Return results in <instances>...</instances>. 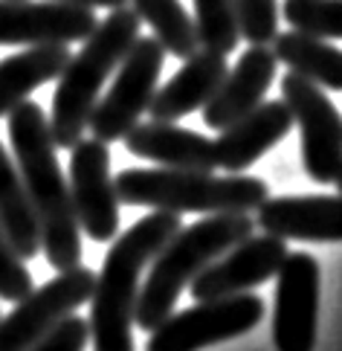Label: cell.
Segmentation results:
<instances>
[{
    "mask_svg": "<svg viewBox=\"0 0 342 351\" xmlns=\"http://www.w3.org/2000/svg\"><path fill=\"white\" fill-rule=\"evenodd\" d=\"M9 140L15 152L23 189L32 204L41 250L58 273L82 261V230L73 212L70 186L61 171L58 148L49 134V122L38 102H21L9 114Z\"/></svg>",
    "mask_w": 342,
    "mask_h": 351,
    "instance_id": "cell-1",
    "label": "cell"
},
{
    "mask_svg": "<svg viewBox=\"0 0 342 351\" xmlns=\"http://www.w3.org/2000/svg\"><path fill=\"white\" fill-rule=\"evenodd\" d=\"M180 227L183 223L177 212L154 209L113 241L90 296L87 325H90L93 351H134L139 276Z\"/></svg>",
    "mask_w": 342,
    "mask_h": 351,
    "instance_id": "cell-2",
    "label": "cell"
},
{
    "mask_svg": "<svg viewBox=\"0 0 342 351\" xmlns=\"http://www.w3.org/2000/svg\"><path fill=\"white\" fill-rule=\"evenodd\" d=\"M256 232V221L247 212L206 215L192 227H180L160 253L151 258L145 285L139 287L134 325L143 331H154L162 319L171 317L177 299L195 282L200 270H206L215 258L232 250L244 238Z\"/></svg>",
    "mask_w": 342,
    "mask_h": 351,
    "instance_id": "cell-3",
    "label": "cell"
},
{
    "mask_svg": "<svg viewBox=\"0 0 342 351\" xmlns=\"http://www.w3.org/2000/svg\"><path fill=\"white\" fill-rule=\"evenodd\" d=\"M139 23L143 21L134 9H110V15L84 38L79 53L70 56L58 76L53 114L47 119L56 148H73L84 136L102 84L110 73H117L119 61L139 38Z\"/></svg>",
    "mask_w": 342,
    "mask_h": 351,
    "instance_id": "cell-4",
    "label": "cell"
},
{
    "mask_svg": "<svg viewBox=\"0 0 342 351\" xmlns=\"http://www.w3.org/2000/svg\"><path fill=\"white\" fill-rule=\"evenodd\" d=\"M119 204L148 206L162 212H200V215H226V212H256L270 197V186L249 178L215 171H180V169H122L113 178Z\"/></svg>",
    "mask_w": 342,
    "mask_h": 351,
    "instance_id": "cell-5",
    "label": "cell"
},
{
    "mask_svg": "<svg viewBox=\"0 0 342 351\" xmlns=\"http://www.w3.org/2000/svg\"><path fill=\"white\" fill-rule=\"evenodd\" d=\"M162 61H166V49L160 47L157 38L134 41V47L119 61L117 79H113L110 90L96 102L90 122H87L93 140L119 143L143 119L151 99L157 93Z\"/></svg>",
    "mask_w": 342,
    "mask_h": 351,
    "instance_id": "cell-6",
    "label": "cell"
},
{
    "mask_svg": "<svg viewBox=\"0 0 342 351\" xmlns=\"http://www.w3.org/2000/svg\"><path fill=\"white\" fill-rule=\"evenodd\" d=\"M261 319L264 302L256 293L209 299L162 319L151 331L145 351H200L249 334Z\"/></svg>",
    "mask_w": 342,
    "mask_h": 351,
    "instance_id": "cell-7",
    "label": "cell"
},
{
    "mask_svg": "<svg viewBox=\"0 0 342 351\" xmlns=\"http://www.w3.org/2000/svg\"><path fill=\"white\" fill-rule=\"evenodd\" d=\"M282 102L302 134V166L308 178L334 186L342 174V117L337 105L322 93L319 84L299 73H284Z\"/></svg>",
    "mask_w": 342,
    "mask_h": 351,
    "instance_id": "cell-8",
    "label": "cell"
},
{
    "mask_svg": "<svg viewBox=\"0 0 342 351\" xmlns=\"http://www.w3.org/2000/svg\"><path fill=\"white\" fill-rule=\"evenodd\" d=\"M96 273L75 265L61 270L56 279L32 291L15 302V311L0 317V351H27L41 337H47L61 319H67L75 308L90 302Z\"/></svg>",
    "mask_w": 342,
    "mask_h": 351,
    "instance_id": "cell-9",
    "label": "cell"
},
{
    "mask_svg": "<svg viewBox=\"0 0 342 351\" xmlns=\"http://www.w3.org/2000/svg\"><path fill=\"white\" fill-rule=\"evenodd\" d=\"M70 200L79 230L93 241H113L119 232V197L110 174V148L102 140H82L70 148Z\"/></svg>",
    "mask_w": 342,
    "mask_h": 351,
    "instance_id": "cell-10",
    "label": "cell"
},
{
    "mask_svg": "<svg viewBox=\"0 0 342 351\" xmlns=\"http://www.w3.org/2000/svg\"><path fill=\"white\" fill-rule=\"evenodd\" d=\"M276 279V351H313L319 325V261L310 253H287Z\"/></svg>",
    "mask_w": 342,
    "mask_h": 351,
    "instance_id": "cell-11",
    "label": "cell"
},
{
    "mask_svg": "<svg viewBox=\"0 0 342 351\" xmlns=\"http://www.w3.org/2000/svg\"><path fill=\"white\" fill-rule=\"evenodd\" d=\"M287 258V241L278 235H249L221 258H215L206 270L195 276L192 287L195 302L223 299L235 293H249L252 287L270 282Z\"/></svg>",
    "mask_w": 342,
    "mask_h": 351,
    "instance_id": "cell-12",
    "label": "cell"
},
{
    "mask_svg": "<svg viewBox=\"0 0 342 351\" xmlns=\"http://www.w3.org/2000/svg\"><path fill=\"white\" fill-rule=\"evenodd\" d=\"M93 9L61 0H0V47H44L84 41L96 29Z\"/></svg>",
    "mask_w": 342,
    "mask_h": 351,
    "instance_id": "cell-13",
    "label": "cell"
},
{
    "mask_svg": "<svg viewBox=\"0 0 342 351\" xmlns=\"http://www.w3.org/2000/svg\"><path fill=\"white\" fill-rule=\"evenodd\" d=\"M290 128H293V117L282 99L261 102L238 122L226 125L218 134V140H212L215 166L230 174H244L252 162L282 143Z\"/></svg>",
    "mask_w": 342,
    "mask_h": 351,
    "instance_id": "cell-14",
    "label": "cell"
},
{
    "mask_svg": "<svg viewBox=\"0 0 342 351\" xmlns=\"http://www.w3.org/2000/svg\"><path fill=\"white\" fill-rule=\"evenodd\" d=\"M256 212L258 227L284 241H342V192L267 197Z\"/></svg>",
    "mask_w": 342,
    "mask_h": 351,
    "instance_id": "cell-15",
    "label": "cell"
},
{
    "mask_svg": "<svg viewBox=\"0 0 342 351\" xmlns=\"http://www.w3.org/2000/svg\"><path fill=\"white\" fill-rule=\"evenodd\" d=\"M276 67L278 58L273 56L270 47L249 44V49L241 53L232 70H226L218 90L204 105V122L215 131H223L226 125L238 122L252 108H258L276 79Z\"/></svg>",
    "mask_w": 342,
    "mask_h": 351,
    "instance_id": "cell-16",
    "label": "cell"
},
{
    "mask_svg": "<svg viewBox=\"0 0 342 351\" xmlns=\"http://www.w3.org/2000/svg\"><path fill=\"white\" fill-rule=\"evenodd\" d=\"M122 140L134 157L157 162L162 169L218 171V166H215V145L209 136L180 128L177 122H154V119L136 122Z\"/></svg>",
    "mask_w": 342,
    "mask_h": 351,
    "instance_id": "cell-17",
    "label": "cell"
},
{
    "mask_svg": "<svg viewBox=\"0 0 342 351\" xmlns=\"http://www.w3.org/2000/svg\"><path fill=\"white\" fill-rule=\"evenodd\" d=\"M226 70H230L226 56L209 53V49H197V53L192 58H186V64L154 93L145 114L154 122H177L188 114H195V110L204 108L212 99V93L218 90Z\"/></svg>",
    "mask_w": 342,
    "mask_h": 351,
    "instance_id": "cell-18",
    "label": "cell"
},
{
    "mask_svg": "<svg viewBox=\"0 0 342 351\" xmlns=\"http://www.w3.org/2000/svg\"><path fill=\"white\" fill-rule=\"evenodd\" d=\"M67 44L29 47L0 61V119L9 117L21 102H27L32 90L61 76L70 61Z\"/></svg>",
    "mask_w": 342,
    "mask_h": 351,
    "instance_id": "cell-19",
    "label": "cell"
},
{
    "mask_svg": "<svg viewBox=\"0 0 342 351\" xmlns=\"http://www.w3.org/2000/svg\"><path fill=\"white\" fill-rule=\"evenodd\" d=\"M0 227L23 261L41 253V232H38L32 204L23 189L15 160L6 154L3 143H0Z\"/></svg>",
    "mask_w": 342,
    "mask_h": 351,
    "instance_id": "cell-20",
    "label": "cell"
},
{
    "mask_svg": "<svg viewBox=\"0 0 342 351\" xmlns=\"http://www.w3.org/2000/svg\"><path fill=\"white\" fill-rule=\"evenodd\" d=\"M270 49L278 61L290 67V73H299L313 84L342 93V49L331 41L287 29L276 35Z\"/></svg>",
    "mask_w": 342,
    "mask_h": 351,
    "instance_id": "cell-21",
    "label": "cell"
},
{
    "mask_svg": "<svg viewBox=\"0 0 342 351\" xmlns=\"http://www.w3.org/2000/svg\"><path fill=\"white\" fill-rule=\"evenodd\" d=\"M131 3L136 18L154 29V38L160 41V47L174 58L186 61L200 49L195 21L183 9L180 0H131Z\"/></svg>",
    "mask_w": 342,
    "mask_h": 351,
    "instance_id": "cell-22",
    "label": "cell"
},
{
    "mask_svg": "<svg viewBox=\"0 0 342 351\" xmlns=\"http://www.w3.org/2000/svg\"><path fill=\"white\" fill-rule=\"evenodd\" d=\"M195 29L200 49L230 56L241 44L235 0H195Z\"/></svg>",
    "mask_w": 342,
    "mask_h": 351,
    "instance_id": "cell-23",
    "label": "cell"
},
{
    "mask_svg": "<svg viewBox=\"0 0 342 351\" xmlns=\"http://www.w3.org/2000/svg\"><path fill=\"white\" fill-rule=\"evenodd\" d=\"M287 27L322 41L342 38V0H284Z\"/></svg>",
    "mask_w": 342,
    "mask_h": 351,
    "instance_id": "cell-24",
    "label": "cell"
},
{
    "mask_svg": "<svg viewBox=\"0 0 342 351\" xmlns=\"http://www.w3.org/2000/svg\"><path fill=\"white\" fill-rule=\"evenodd\" d=\"M241 38L252 47H267L278 35V3L276 0H235Z\"/></svg>",
    "mask_w": 342,
    "mask_h": 351,
    "instance_id": "cell-25",
    "label": "cell"
},
{
    "mask_svg": "<svg viewBox=\"0 0 342 351\" xmlns=\"http://www.w3.org/2000/svg\"><path fill=\"white\" fill-rule=\"evenodd\" d=\"M32 291V273L23 265V258L15 253L9 238L0 227V299L3 302H21Z\"/></svg>",
    "mask_w": 342,
    "mask_h": 351,
    "instance_id": "cell-26",
    "label": "cell"
},
{
    "mask_svg": "<svg viewBox=\"0 0 342 351\" xmlns=\"http://www.w3.org/2000/svg\"><path fill=\"white\" fill-rule=\"evenodd\" d=\"M87 343H90V325H87V319L70 313L67 319H61L53 331L27 351H84Z\"/></svg>",
    "mask_w": 342,
    "mask_h": 351,
    "instance_id": "cell-27",
    "label": "cell"
},
{
    "mask_svg": "<svg viewBox=\"0 0 342 351\" xmlns=\"http://www.w3.org/2000/svg\"><path fill=\"white\" fill-rule=\"evenodd\" d=\"M61 3H73V6H84V9H119L131 0H61Z\"/></svg>",
    "mask_w": 342,
    "mask_h": 351,
    "instance_id": "cell-28",
    "label": "cell"
},
{
    "mask_svg": "<svg viewBox=\"0 0 342 351\" xmlns=\"http://www.w3.org/2000/svg\"><path fill=\"white\" fill-rule=\"evenodd\" d=\"M337 186H339V192H342V174H339V178H337Z\"/></svg>",
    "mask_w": 342,
    "mask_h": 351,
    "instance_id": "cell-29",
    "label": "cell"
}]
</instances>
